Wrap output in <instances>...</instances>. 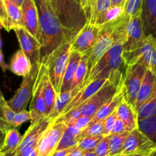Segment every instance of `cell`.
Masks as SVG:
<instances>
[{
    "instance_id": "cell-1",
    "label": "cell",
    "mask_w": 156,
    "mask_h": 156,
    "mask_svg": "<svg viewBox=\"0 0 156 156\" xmlns=\"http://www.w3.org/2000/svg\"><path fill=\"white\" fill-rule=\"evenodd\" d=\"M34 2L38 12L41 36V61L44 62L53 50L70 41L52 3L49 0H34Z\"/></svg>"
},
{
    "instance_id": "cell-2",
    "label": "cell",
    "mask_w": 156,
    "mask_h": 156,
    "mask_svg": "<svg viewBox=\"0 0 156 156\" xmlns=\"http://www.w3.org/2000/svg\"><path fill=\"white\" fill-rule=\"evenodd\" d=\"M129 18L123 13L120 18L105 23L101 26L96 43L89 53H87L88 56V70L114 44L118 41H122L124 44L126 40V26Z\"/></svg>"
},
{
    "instance_id": "cell-3",
    "label": "cell",
    "mask_w": 156,
    "mask_h": 156,
    "mask_svg": "<svg viewBox=\"0 0 156 156\" xmlns=\"http://www.w3.org/2000/svg\"><path fill=\"white\" fill-rule=\"evenodd\" d=\"M123 42L118 41L108 50L87 73L82 88L94 79H108L114 71H121L126 74L127 65L123 57Z\"/></svg>"
},
{
    "instance_id": "cell-4",
    "label": "cell",
    "mask_w": 156,
    "mask_h": 156,
    "mask_svg": "<svg viewBox=\"0 0 156 156\" xmlns=\"http://www.w3.org/2000/svg\"><path fill=\"white\" fill-rule=\"evenodd\" d=\"M57 14L69 41H72L88 22L78 0H58Z\"/></svg>"
},
{
    "instance_id": "cell-5",
    "label": "cell",
    "mask_w": 156,
    "mask_h": 156,
    "mask_svg": "<svg viewBox=\"0 0 156 156\" xmlns=\"http://www.w3.org/2000/svg\"><path fill=\"white\" fill-rule=\"evenodd\" d=\"M70 45L71 41L62 44L53 50L44 62L47 64L49 77L57 94L60 93L62 78L69 59Z\"/></svg>"
},
{
    "instance_id": "cell-6",
    "label": "cell",
    "mask_w": 156,
    "mask_h": 156,
    "mask_svg": "<svg viewBox=\"0 0 156 156\" xmlns=\"http://www.w3.org/2000/svg\"><path fill=\"white\" fill-rule=\"evenodd\" d=\"M147 70L148 69L139 58L133 62L127 65L123 82L126 88L124 99L133 108H135L137 96Z\"/></svg>"
},
{
    "instance_id": "cell-7",
    "label": "cell",
    "mask_w": 156,
    "mask_h": 156,
    "mask_svg": "<svg viewBox=\"0 0 156 156\" xmlns=\"http://www.w3.org/2000/svg\"><path fill=\"white\" fill-rule=\"evenodd\" d=\"M47 72V64L42 62L34 85L33 95L30 104V111L31 114L30 126H33L43 118L47 117L44 94V81Z\"/></svg>"
},
{
    "instance_id": "cell-8",
    "label": "cell",
    "mask_w": 156,
    "mask_h": 156,
    "mask_svg": "<svg viewBox=\"0 0 156 156\" xmlns=\"http://www.w3.org/2000/svg\"><path fill=\"white\" fill-rule=\"evenodd\" d=\"M155 151L156 143L136 128L128 133L120 156H152Z\"/></svg>"
},
{
    "instance_id": "cell-9",
    "label": "cell",
    "mask_w": 156,
    "mask_h": 156,
    "mask_svg": "<svg viewBox=\"0 0 156 156\" xmlns=\"http://www.w3.org/2000/svg\"><path fill=\"white\" fill-rule=\"evenodd\" d=\"M19 42L21 49L24 52L32 64V73L37 75L41 61V44L35 37L24 27H17L13 29Z\"/></svg>"
},
{
    "instance_id": "cell-10",
    "label": "cell",
    "mask_w": 156,
    "mask_h": 156,
    "mask_svg": "<svg viewBox=\"0 0 156 156\" xmlns=\"http://www.w3.org/2000/svg\"><path fill=\"white\" fill-rule=\"evenodd\" d=\"M146 37L142 15L130 17L126 26V40L123 44V59L141 47Z\"/></svg>"
},
{
    "instance_id": "cell-11",
    "label": "cell",
    "mask_w": 156,
    "mask_h": 156,
    "mask_svg": "<svg viewBox=\"0 0 156 156\" xmlns=\"http://www.w3.org/2000/svg\"><path fill=\"white\" fill-rule=\"evenodd\" d=\"M67 127L64 122L52 123L38 143V156H53Z\"/></svg>"
},
{
    "instance_id": "cell-12",
    "label": "cell",
    "mask_w": 156,
    "mask_h": 156,
    "mask_svg": "<svg viewBox=\"0 0 156 156\" xmlns=\"http://www.w3.org/2000/svg\"><path fill=\"white\" fill-rule=\"evenodd\" d=\"M138 58L156 77V40L152 34L146 35L141 47L136 51L126 56L124 61L128 65Z\"/></svg>"
},
{
    "instance_id": "cell-13",
    "label": "cell",
    "mask_w": 156,
    "mask_h": 156,
    "mask_svg": "<svg viewBox=\"0 0 156 156\" xmlns=\"http://www.w3.org/2000/svg\"><path fill=\"white\" fill-rule=\"evenodd\" d=\"M101 26L87 22L71 41L70 52H78L82 55L89 53L96 43Z\"/></svg>"
},
{
    "instance_id": "cell-14",
    "label": "cell",
    "mask_w": 156,
    "mask_h": 156,
    "mask_svg": "<svg viewBox=\"0 0 156 156\" xmlns=\"http://www.w3.org/2000/svg\"><path fill=\"white\" fill-rule=\"evenodd\" d=\"M37 76V75L34 74L31 72L28 75L24 76L21 85L13 97L10 100L7 101L9 107L16 113L26 110L29 101L32 98L34 85Z\"/></svg>"
},
{
    "instance_id": "cell-15",
    "label": "cell",
    "mask_w": 156,
    "mask_h": 156,
    "mask_svg": "<svg viewBox=\"0 0 156 156\" xmlns=\"http://www.w3.org/2000/svg\"><path fill=\"white\" fill-rule=\"evenodd\" d=\"M52 123H53V120H51L49 117H45L33 126L30 125L27 130L23 136L21 144L18 146V149L12 153V156H18L23 149L29 146L38 148V143L41 136Z\"/></svg>"
},
{
    "instance_id": "cell-16",
    "label": "cell",
    "mask_w": 156,
    "mask_h": 156,
    "mask_svg": "<svg viewBox=\"0 0 156 156\" xmlns=\"http://www.w3.org/2000/svg\"><path fill=\"white\" fill-rule=\"evenodd\" d=\"M23 25L41 44L38 12L34 0H24L21 4Z\"/></svg>"
},
{
    "instance_id": "cell-17",
    "label": "cell",
    "mask_w": 156,
    "mask_h": 156,
    "mask_svg": "<svg viewBox=\"0 0 156 156\" xmlns=\"http://www.w3.org/2000/svg\"><path fill=\"white\" fill-rule=\"evenodd\" d=\"M107 79H94V80L89 82L88 85H86L84 88H82L73 98V99L70 101L68 105L66 107L65 110H64L62 114H65V113L68 112V111H71L74 108H77L78 107L80 106L82 103H84L85 101L88 100L92 94H94L96 91L100 89L101 87L106 82Z\"/></svg>"
},
{
    "instance_id": "cell-18",
    "label": "cell",
    "mask_w": 156,
    "mask_h": 156,
    "mask_svg": "<svg viewBox=\"0 0 156 156\" xmlns=\"http://www.w3.org/2000/svg\"><path fill=\"white\" fill-rule=\"evenodd\" d=\"M156 96V77L151 73L149 70H147L143 82L142 83L141 88L139 91L137 96L136 102L135 110L137 113L139 108L145 103L148 101L152 98Z\"/></svg>"
},
{
    "instance_id": "cell-19",
    "label": "cell",
    "mask_w": 156,
    "mask_h": 156,
    "mask_svg": "<svg viewBox=\"0 0 156 156\" xmlns=\"http://www.w3.org/2000/svg\"><path fill=\"white\" fill-rule=\"evenodd\" d=\"M125 94H126V88H125L124 83H123L121 85V87L119 88L118 91H117V93L113 96V98H111L106 104H105L99 109V111L96 113L95 115L92 117L90 123H94L96 121L105 120L108 116H109L110 114H112L114 111L117 110V107L121 103L122 101L124 99Z\"/></svg>"
},
{
    "instance_id": "cell-20",
    "label": "cell",
    "mask_w": 156,
    "mask_h": 156,
    "mask_svg": "<svg viewBox=\"0 0 156 156\" xmlns=\"http://www.w3.org/2000/svg\"><path fill=\"white\" fill-rule=\"evenodd\" d=\"M9 68L14 74L24 77L31 73L32 64L27 55L20 49L11 58Z\"/></svg>"
},
{
    "instance_id": "cell-21",
    "label": "cell",
    "mask_w": 156,
    "mask_h": 156,
    "mask_svg": "<svg viewBox=\"0 0 156 156\" xmlns=\"http://www.w3.org/2000/svg\"><path fill=\"white\" fill-rule=\"evenodd\" d=\"M117 116L124 123L127 132L138 128V118L137 113L134 108L123 99L117 108Z\"/></svg>"
},
{
    "instance_id": "cell-22",
    "label": "cell",
    "mask_w": 156,
    "mask_h": 156,
    "mask_svg": "<svg viewBox=\"0 0 156 156\" xmlns=\"http://www.w3.org/2000/svg\"><path fill=\"white\" fill-rule=\"evenodd\" d=\"M146 35L155 34L156 31V0H143V15Z\"/></svg>"
},
{
    "instance_id": "cell-23",
    "label": "cell",
    "mask_w": 156,
    "mask_h": 156,
    "mask_svg": "<svg viewBox=\"0 0 156 156\" xmlns=\"http://www.w3.org/2000/svg\"><path fill=\"white\" fill-rule=\"evenodd\" d=\"M22 139L23 136L20 134L16 128L12 127L6 131L4 142L0 148V156H12V153L20 146Z\"/></svg>"
},
{
    "instance_id": "cell-24",
    "label": "cell",
    "mask_w": 156,
    "mask_h": 156,
    "mask_svg": "<svg viewBox=\"0 0 156 156\" xmlns=\"http://www.w3.org/2000/svg\"><path fill=\"white\" fill-rule=\"evenodd\" d=\"M82 56V53H78V52L70 53L68 65H67L66 69L63 78H62L60 92L69 91L71 88L72 82L73 80V77H74Z\"/></svg>"
},
{
    "instance_id": "cell-25",
    "label": "cell",
    "mask_w": 156,
    "mask_h": 156,
    "mask_svg": "<svg viewBox=\"0 0 156 156\" xmlns=\"http://www.w3.org/2000/svg\"><path fill=\"white\" fill-rule=\"evenodd\" d=\"M82 89L81 88H76L73 90H69V91H64V92H60L57 95L56 102H55L54 107L52 110L51 113L49 114L47 117H50L51 120L54 121L55 119L59 117L63 111L65 110L66 107L68 105L70 101L73 99V98Z\"/></svg>"
},
{
    "instance_id": "cell-26",
    "label": "cell",
    "mask_w": 156,
    "mask_h": 156,
    "mask_svg": "<svg viewBox=\"0 0 156 156\" xmlns=\"http://www.w3.org/2000/svg\"><path fill=\"white\" fill-rule=\"evenodd\" d=\"M8 17V30L10 31L17 27H24L21 6L15 2L4 1Z\"/></svg>"
},
{
    "instance_id": "cell-27",
    "label": "cell",
    "mask_w": 156,
    "mask_h": 156,
    "mask_svg": "<svg viewBox=\"0 0 156 156\" xmlns=\"http://www.w3.org/2000/svg\"><path fill=\"white\" fill-rule=\"evenodd\" d=\"M88 70V54H83L79 61V66L76 69L75 76L73 77V80L72 82L71 88L70 90H73L76 88H82L84 80L86 76Z\"/></svg>"
},
{
    "instance_id": "cell-28",
    "label": "cell",
    "mask_w": 156,
    "mask_h": 156,
    "mask_svg": "<svg viewBox=\"0 0 156 156\" xmlns=\"http://www.w3.org/2000/svg\"><path fill=\"white\" fill-rule=\"evenodd\" d=\"M44 100L46 103V111H47V116L51 113L53 107H54L55 102H56V98H57V93L55 91L53 85L51 83L50 77H49L48 72L45 77V81H44Z\"/></svg>"
},
{
    "instance_id": "cell-29",
    "label": "cell",
    "mask_w": 156,
    "mask_h": 156,
    "mask_svg": "<svg viewBox=\"0 0 156 156\" xmlns=\"http://www.w3.org/2000/svg\"><path fill=\"white\" fill-rule=\"evenodd\" d=\"M138 129L149 140L156 143V115L138 120Z\"/></svg>"
},
{
    "instance_id": "cell-30",
    "label": "cell",
    "mask_w": 156,
    "mask_h": 156,
    "mask_svg": "<svg viewBox=\"0 0 156 156\" xmlns=\"http://www.w3.org/2000/svg\"><path fill=\"white\" fill-rule=\"evenodd\" d=\"M111 7V0H96L94 7L91 12L88 22L98 25L105 12Z\"/></svg>"
},
{
    "instance_id": "cell-31",
    "label": "cell",
    "mask_w": 156,
    "mask_h": 156,
    "mask_svg": "<svg viewBox=\"0 0 156 156\" xmlns=\"http://www.w3.org/2000/svg\"><path fill=\"white\" fill-rule=\"evenodd\" d=\"M126 132L121 134H111L110 135V152L108 156H120L124 146L125 139L128 135Z\"/></svg>"
},
{
    "instance_id": "cell-32",
    "label": "cell",
    "mask_w": 156,
    "mask_h": 156,
    "mask_svg": "<svg viewBox=\"0 0 156 156\" xmlns=\"http://www.w3.org/2000/svg\"><path fill=\"white\" fill-rule=\"evenodd\" d=\"M156 115V96L145 102L137 111L138 120Z\"/></svg>"
},
{
    "instance_id": "cell-33",
    "label": "cell",
    "mask_w": 156,
    "mask_h": 156,
    "mask_svg": "<svg viewBox=\"0 0 156 156\" xmlns=\"http://www.w3.org/2000/svg\"><path fill=\"white\" fill-rule=\"evenodd\" d=\"M143 0H126L123 9L124 14L129 18L137 15H143Z\"/></svg>"
},
{
    "instance_id": "cell-34",
    "label": "cell",
    "mask_w": 156,
    "mask_h": 156,
    "mask_svg": "<svg viewBox=\"0 0 156 156\" xmlns=\"http://www.w3.org/2000/svg\"><path fill=\"white\" fill-rule=\"evenodd\" d=\"M105 135L88 136L81 139L78 143V147L84 151L94 150L101 140L104 138Z\"/></svg>"
},
{
    "instance_id": "cell-35",
    "label": "cell",
    "mask_w": 156,
    "mask_h": 156,
    "mask_svg": "<svg viewBox=\"0 0 156 156\" xmlns=\"http://www.w3.org/2000/svg\"><path fill=\"white\" fill-rule=\"evenodd\" d=\"M104 131V120L102 121H96L94 123H91L88 124V126L82 129L80 136H79V140L83 137L88 136H98L103 135Z\"/></svg>"
},
{
    "instance_id": "cell-36",
    "label": "cell",
    "mask_w": 156,
    "mask_h": 156,
    "mask_svg": "<svg viewBox=\"0 0 156 156\" xmlns=\"http://www.w3.org/2000/svg\"><path fill=\"white\" fill-rule=\"evenodd\" d=\"M124 13V9H123V6H114L112 7L111 6L104 15L101 19L100 20L98 25H103L105 23L108 22V21H113L117 18H120L123 14Z\"/></svg>"
},
{
    "instance_id": "cell-37",
    "label": "cell",
    "mask_w": 156,
    "mask_h": 156,
    "mask_svg": "<svg viewBox=\"0 0 156 156\" xmlns=\"http://www.w3.org/2000/svg\"><path fill=\"white\" fill-rule=\"evenodd\" d=\"M110 135H111V134H110ZM110 135L105 136H104V138L101 140L100 143L98 144V146H96V148L94 149V152H95L97 156H108L109 155Z\"/></svg>"
},
{
    "instance_id": "cell-38",
    "label": "cell",
    "mask_w": 156,
    "mask_h": 156,
    "mask_svg": "<svg viewBox=\"0 0 156 156\" xmlns=\"http://www.w3.org/2000/svg\"><path fill=\"white\" fill-rule=\"evenodd\" d=\"M28 120H31L30 111L24 110V111L16 113L15 117H14L13 121L12 123V127L17 128L24 123H25V122L28 121Z\"/></svg>"
},
{
    "instance_id": "cell-39",
    "label": "cell",
    "mask_w": 156,
    "mask_h": 156,
    "mask_svg": "<svg viewBox=\"0 0 156 156\" xmlns=\"http://www.w3.org/2000/svg\"><path fill=\"white\" fill-rule=\"evenodd\" d=\"M117 117H118V116H117V110H116V111H114L112 114H111L109 116H108V117L105 118V120H104L103 135L107 136L111 134L113 126H114Z\"/></svg>"
},
{
    "instance_id": "cell-40",
    "label": "cell",
    "mask_w": 156,
    "mask_h": 156,
    "mask_svg": "<svg viewBox=\"0 0 156 156\" xmlns=\"http://www.w3.org/2000/svg\"><path fill=\"white\" fill-rule=\"evenodd\" d=\"M92 117H88V116H81L79 118L76 119L75 121H73L69 126H75V127L78 128V129H85L86 126H88V124L91 122Z\"/></svg>"
},
{
    "instance_id": "cell-41",
    "label": "cell",
    "mask_w": 156,
    "mask_h": 156,
    "mask_svg": "<svg viewBox=\"0 0 156 156\" xmlns=\"http://www.w3.org/2000/svg\"><path fill=\"white\" fill-rule=\"evenodd\" d=\"M15 114H16V112L9 107V105L7 104V101H6L2 105V117L12 125Z\"/></svg>"
},
{
    "instance_id": "cell-42",
    "label": "cell",
    "mask_w": 156,
    "mask_h": 156,
    "mask_svg": "<svg viewBox=\"0 0 156 156\" xmlns=\"http://www.w3.org/2000/svg\"><path fill=\"white\" fill-rule=\"evenodd\" d=\"M0 23L3 26V28L8 30V17L4 0H0Z\"/></svg>"
},
{
    "instance_id": "cell-43",
    "label": "cell",
    "mask_w": 156,
    "mask_h": 156,
    "mask_svg": "<svg viewBox=\"0 0 156 156\" xmlns=\"http://www.w3.org/2000/svg\"><path fill=\"white\" fill-rule=\"evenodd\" d=\"M127 132L124 123L122 121L121 119L117 117L115 123H114V126H113L112 131H111V134H121Z\"/></svg>"
},
{
    "instance_id": "cell-44",
    "label": "cell",
    "mask_w": 156,
    "mask_h": 156,
    "mask_svg": "<svg viewBox=\"0 0 156 156\" xmlns=\"http://www.w3.org/2000/svg\"><path fill=\"white\" fill-rule=\"evenodd\" d=\"M77 146L78 145H76V146H72V147L61 149V150L55 151L53 156H70V154L72 153V152H73Z\"/></svg>"
},
{
    "instance_id": "cell-45",
    "label": "cell",
    "mask_w": 156,
    "mask_h": 156,
    "mask_svg": "<svg viewBox=\"0 0 156 156\" xmlns=\"http://www.w3.org/2000/svg\"><path fill=\"white\" fill-rule=\"evenodd\" d=\"M78 1L85 12L88 22V20H89V0H78Z\"/></svg>"
},
{
    "instance_id": "cell-46",
    "label": "cell",
    "mask_w": 156,
    "mask_h": 156,
    "mask_svg": "<svg viewBox=\"0 0 156 156\" xmlns=\"http://www.w3.org/2000/svg\"><path fill=\"white\" fill-rule=\"evenodd\" d=\"M12 127V125L6 121L4 118L0 117V131H7Z\"/></svg>"
},
{
    "instance_id": "cell-47",
    "label": "cell",
    "mask_w": 156,
    "mask_h": 156,
    "mask_svg": "<svg viewBox=\"0 0 156 156\" xmlns=\"http://www.w3.org/2000/svg\"><path fill=\"white\" fill-rule=\"evenodd\" d=\"M0 68L2 69V71L4 73H5L6 69H9V65L5 63L4 59V56H3V53L2 50H0Z\"/></svg>"
},
{
    "instance_id": "cell-48",
    "label": "cell",
    "mask_w": 156,
    "mask_h": 156,
    "mask_svg": "<svg viewBox=\"0 0 156 156\" xmlns=\"http://www.w3.org/2000/svg\"><path fill=\"white\" fill-rule=\"evenodd\" d=\"M85 151L82 150L80 148L77 147L74 149V150L72 152V153L70 154V156H84L85 155Z\"/></svg>"
},
{
    "instance_id": "cell-49",
    "label": "cell",
    "mask_w": 156,
    "mask_h": 156,
    "mask_svg": "<svg viewBox=\"0 0 156 156\" xmlns=\"http://www.w3.org/2000/svg\"><path fill=\"white\" fill-rule=\"evenodd\" d=\"M126 0H111V6H124Z\"/></svg>"
},
{
    "instance_id": "cell-50",
    "label": "cell",
    "mask_w": 156,
    "mask_h": 156,
    "mask_svg": "<svg viewBox=\"0 0 156 156\" xmlns=\"http://www.w3.org/2000/svg\"><path fill=\"white\" fill-rule=\"evenodd\" d=\"M5 101H5V99L4 98V97H2V96H0V117H2V105Z\"/></svg>"
},
{
    "instance_id": "cell-51",
    "label": "cell",
    "mask_w": 156,
    "mask_h": 156,
    "mask_svg": "<svg viewBox=\"0 0 156 156\" xmlns=\"http://www.w3.org/2000/svg\"><path fill=\"white\" fill-rule=\"evenodd\" d=\"M6 131H0V148L2 147L3 144V142H4L5 136Z\"/></svg>"
},
{
    "instance_id": "cell-52",
    "label": "cell",
    "mask_w": 156,
    "mask_h": 156,
    "mask_svg": "<svg viewBox=\"0 0 156 156\" xmlns=\"http://www.w3.org/2000/svg\"><path fill=\"white\" fill-rule=\"evenodd\" d=\"M84 156H97L94 150H90V151H85V155Z\"/></svg>"
},
{
    "instance_id": "cell-53",
    "label": "cell",
    "mask_w": 156,
    "mask_h": 156,
    "mask_svg": "<svg viewBox=\"0 0 156 156\" xmlns=\"http://www.w3.org/2000/svg\"><path fill=\"white\" fill-rule=\"evenodd\" d=\"M96 0H89V18H90V15H91V12L92 10L93 7L94 5V3H95ZM89 21V20H88Z\"/></svg>"
},
{
    "instance_id": "cell-54",
    "label": "cell",
    "mask_w": 156,
    "mask_h": 156,
    "mask_svg": "<svg viewBox=\"0 0 156 156\" xmlns=\"http://www.w3.org/2000/svg\"><path fill=\"white\" fill-rule=\"evenodd\" d=\"M49 1L52 3V5H53V7L55 8V9H56V12H57V1L58 0H49Z\"/></svg>"
},
{
    "instance_id": "cell-55",
    "label": "cell",
    "mask_w": 156,
    "mask_h": 156,
    "mask_svg": "<svg viewBox=\"0 0 156 156\" xmlns=\"http://www.w3.org/2000/svg\"><path fill=\"white\" fill-rule=\"evenodd\" d=\"M3 26L2 25V24L0 23V30H1V29L2 28ZM0 50H2V39H1V35H0Z\"/></svg>"
},
{
    "instance_id": "cell-56",
    "label": "cell",
    "mask_w": 156,
    "mask_h": 156,
    "mask_svg": "<svg viewBox=\"0 0 156 156\" xmlns=\"http://www.w3.org/2000/svg\"><path fill=\"white\" fill-rule=\"evenodd\" d=\"M15 1H16L17 4H18V5L21 6V4H22V2H23V1H24V0H15Z\"/></svg>"
},
{
    "instance_id": "cell-57",
    "label": "cell",
    "mask_w": 156,
    "mask_h": 156,
    "mask_svg": "<svg viewBox=\"0 0 156 156\" xmlns=\"http://www.w3.org/2000/svg\"><path fill=\"white\" fill-rule=\"evenodd\" d=\"M0 96L3 97V94H2V91H1V88H0Z\"/></svg>"
},
{
    "instance_id": "cell-58",
    "label": "cell",
    "mask_w": 156,
    "mask_h": 156,
    "mask_svg": "<svg viewBox=\"0 0 156 156\" xmlns=\"http://www.w3.org/2000/svg\"><path fill=\"white\" fill-rule=\"evenodd\" d=\"M4 1H12V2H16V1H15V0H4Z\"/></svg>"
},
{
    "instance_id": "cell-59",
    "label": "cell",
    "mask_w": 156,
    "mask_h": 156,
    "mask_svg": "<svg viewBox=\"0 0 156 156\" xmlns=\"http://www.w3.org/2000/svg\"><path fill=\"white\" fill-rule=\"evenodd\" d=\"M152 156H156V151H155V152H154L153 155H152Z\"/></svg>"
},
{
    "instance_id": "cell-60",
    "label": "cell",
    "mask_w": 156,
    "mask_h": 156,
    "mask_svg": "<svg viewBox=\"0 0 156 156\" xmlns=\"http://www.w3.org/2000/svg\"><path fill=\"white\" fill-rule=\"evenodd\" d=\"M153 36H154V37H155V40H156V31H155V34H154V35H153Z\"/></svg>"
}]
</instances>
